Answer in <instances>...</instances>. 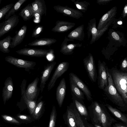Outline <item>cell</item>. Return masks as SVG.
I'll return each mask as SVG.
<instances>
[{"instance_id": "obj_1", "label": "cell", "mask_w": 127, "mask_h": 127, "mask_svg": "<svg viewBox=\"0 0 127 127\" xmlns=\"http://www.w3.org/2000/svg\"><path fill=\"white\" fill-rule=\"evenodd\" d=\"M114 86L122 98L125 104H127V72L118 69L117 67L108 69Z\"/></svg>"}, {"instance_id": "obj_2", "label": "cell", "mask_w": 127, "mask_h": 127, "mask_svg": "<svg viewBox=\"0 0 127 127\" xmlns=\"http://www.w3.org/2000/svg\"><path fill=\"white\" fill-rule=\"evenodd\" d=\"M107 72L108 84L103 90L107 96L113 103L121 107H125L126 104L114 86L108 67Z\"/></svg>"}, {"instance_id": "obj_3", "label": "cell", "mask_w": 127, "mask_h": 127, "mask_svg": "<svg viewBox=\"0 0 127 127\" xmlns=\"http://www.w3.org/2000/svg\"><path fill=\"white\" fill-rule=\"evenodd\" d=\"M116 19L115 18L112 19L104 28L100 30H98L96 28L95 18H94L90 20L88 23V26L87 27L88 38H89L91 35L92 36L90 44H92L98 40L108 29L109 27Z\"/></svg>"}, {"instance_id": "obj_4", "label": "cell", "mask_w": 127, "mask_h": 127, "mask_svg": "<svg viewBox=\"0 0 127 127\" xmlns=\"http://www.w3.org/2000/svg\"><path fill=\"white\" fill-rule=\"evenodd\" d=\"M83 63L90 80L93 83L95 82L97 75L95 61L92 54L89 53L83 60Z\"/></svg>"}, {"instance_id": "obj_5", "label": "cell", "mask_w": 127, "mask_h": 127, "mask_svg": "<svg viewBox=\"0 0 127 127\" xmlns=\"http://www.w3.org/2000/svg\"><path fill=\"white\" fill-rule=\"evenodd\" d=\"M98 88L103 90L108 85V80L107 76V70L108 67L104 61H98Z\"/></svg>"}, {"instance_id": "obj_6", "label": "cell", "mask_w": 127, "mask_h": 127, "mask_svg": "<svg viewBox=\"0 0 127 127\" xmlns=\"http://www.w3.org/2000/svg\"><path fill=\"white\" fill-rule=\"evenodd\" d=\"M5 59L8 63L17 67L24 68L27 71L33 69L36 65V62H34L19 59L10 56L6 57Z\"/></svg>"}, {"instance_id": "obj_7", "label": "cell", "mask_w": 127, "mask_h": 127, "mask_svg": "<svg viewBox=\"0 0 127 127\" xmlns=\"http://www.w3.org/2000/svg\"><path fill=\"white\" fill-rule=\"evenodd\" d=\"M52 51L48 50L25 48L18 50L16 52L19 55L32 57H45Z\"/></svg>"}, {"instance_id": "obj_8", "label": "cell", "mask_w": 127, "mask_h": 127, "mask_svg": "<svg viewBox=\"0 0 127 127\" xmlns=\"http://www.w3.org/2000/svg\"><path fill=\"white\" fill-rule=\"evenodd\" d=\"M69 65V63L67 62H63L58 65L48 84V91H50L54 87L57 79L67 71Z\"/></svg>"}, {"instance_id": "obj_9", "label": "cell", "mask_w": 127, "mask_h": 127, "mask_svg": "<svg viewBox=\"0 0 127 127\" xmlns=\"http://www.w3.org/2000/svg\"><path fill=\"white\" fill-rule=\"evenodd\" d=\"M53 8L58 12L77 19L81 17L83 15L82 12L79 10L70 8L67 6L56 5L54 6Z\"/></svg>"}, {"instance_id": "obj_10", "label": "cell", "mask_w": 127, "mask_h": 127, "mask_svg": "<svg viewBox=\"0 0 127 127\" xmlns=\"http://www.w3.org/2000/svg\"><path fill=\"white\" fill-rule=\"evenodd\" d=\"M19 22V17L15 14L4 22L3 24L0 28V37L16 26Z\"/></svg>"}, {"instance_id": "obj_11", "label": "cell", "mask_w": 127, "mask_h": 127, "mask_svg": "<svg viewBox=\"0 0 127 127\" xmlns=\"http://www.w3.org/2000/svg\"><path fill=\"white\" fill-rule=\"evenodd\" d=\"M69 78L81 90L87 98V100L90 101L93 100L91 93L88 86L77 75L72 72L69 73Z\"/></svg>"}, {"instance_id": "obj_12", "label": "cell", "mask_w": 127, "mask_h": 127, "mask_svg": "<svg viewBox=\"0 0 127 127\" xmlns=\"http://www.w3.org/2000/svg\"><path fill=\"white\" fill-rule=\"evenodd\" d=\"M39 78L36 77L35 79L28 85L25 91L26 97L31 100L34 99L37 97L40 91L39 88L38 87V84Z\"/></svg>"}, {"instance_id": "obj_13", "label": "cell", "mask_w": 127, "mask_h": 127, "mask_svg": "<svg viewBox=\"0 0 127 127\" xmlns=\"http://www.w3.org/2000/svg\"><path fill=\"white\" fill-rule=\"evenodd\" d=\"M74 41V40L65 37L61 45L60 52L64 55H70L73 53V50L75 48L80 47L82 46V44L79 43L68 44V41Z\"/></svg>"}, {"instance_id": "obj_14", "label": "cell", "mask_w": 127, "mask_h": 127, "mask_svg": "<svg viewBox=\"0 0 127 127\" xmlns=\"http://www.w3.org/2000/svg\"><path fill=\"white\" fill-rule=\"evenodd\" d=\"M4 84L2 90V96L5 104L6 101L11 97L12 95L14 85L11 77H8Z\"/></svg>"}, {"instance_id": "obj_15", "label": "cell", "mask_w": 127, "mask_h": 127, "mask_svg": "<svg viewBox=\"0 0 127 127\" xmlns=\"http://www.w3.org/2000/svg\"><path fill=\"white\" fill-rule=\"evenodd\" d=\"M56 63V62L53 61L48 64L44 67L42 74L40 77L39 88L41 93L43 91L46 82L48 80Z\"/></svg>"}, {"instance_id": "obj_16", "label": "cell", "mask_w": 127, "mask_h": 127, "mask_svg": "<svg viewBox=\"0 0 127 127\" xmlns=\"http://www.w3.org/2000/svg\"><path fill=\"white\" fill-rule=\"evenodd\" d=\"M117 11V7L115 6L103 15L99 20L97 28V30H100L102 29L111 20L115 18Z\"/></svg>"}, {"instance_id": "obj_17", "label": "cell", "mask_w": 127, "mask_h": 127, "mask_svg": "<svg viewBox=\"0 0 127 127\" xmlns=\"http://www.w3.org/2000/svg\"><path fill=\"white\" fill-rule=\"evenodd\" d=\"M27 27L23 26L13 37H11L9 47L14 48L20 44L23 40L26 34Z\"/></svg>"}, {"instance_id": "obj_18", "label": "cell", "mask_w": 127, "mask_h": 127, "mask_svg": "<svg viewBox=\"0 0 127 127\" xmlns=\"http://www.w3.org/2000/svg\"><path fill=\"white\" fill-rule=\"evenodd\" d=\"M66 89L65 81L64 78L61 80L56 90V99L60 107L62 106L65 98Z\"/></svg>"}, {"instance_id": "obj_19", "label": "cell", "mask_w": 127, "mask_h": 127, "mask_svg": "<svg viewBox=\"0 0 127 127\" xmlns=\"http://www.w3.org/2000/svg\"><path fill=\"white\" fill-rule=\"evenodd\" d=\"M75 24L63 21L58 20L56 22L55 25L51 31L58 32H63L68 31L74 27Z\"/></svg>"}, {"instance_id": "obj_20", "label": "cell", "mask_w": 127, "mask_h": 127, "mask_svg": "<svg viewBox=\"0 0 127 127\" xmlns=\"http://www.w3.org/2000/svg\"><path fill=\"white\" fill-rule=\"evenodd\" d=\"M101 124L103 127H112V125L117 122L111 117L107 111L104 106L101 105Z\"/></svg>"}, {"instance_id": "obj_21", "label": "cell", "mask_w": 127, "mask_h": 127, "mask_svg": "<svg viewBox=\"0 0 127 127\" xmlns=\"http://www.w3.org/2000/svg\"><path fill=\"white\" fill-rule=\"evenodd\" d=\"M101 105L97 102H93L90 106L92 109L93 121L96 124H101Z\"/></svg>"}, {"instance_id": "obj_22", "label": "cell", "mask_w": 127, "mask_h": 127, "mask_svg": "<svg viewBox=\"0 0 127 127\" xmlns=\"http://www.w3.org/2000/svg\"><path fill=\"white\" fill-rule=\"evenodd\" d=\"M27 82L23 81L20 86L21 94L24 101L27 105L31 114H32L36 106V101L35 100H31L28 99L25 95L26 87Z\"/></svg>"}, {"instance_id": "obj_23", "label": "cell", "mask_w": 127, "mask_h": 127, "mask_svg": "<svg viewBox=\"0 0 127 127\" xmlns=\"http://www.w3.org/2000/svg\"><path fill=\"white\" fill-rule=\"evenodd\" d=\"M84 25L82 24L77 27L71 32L67 35V37L74 40L80 41L84 40L85 37Z\"/></svg>"}, {"instance_id": "obj_24", "label": "cell", "mask_w": 127, "mask_h": 127, "mask_svg": "<svg viewBox=\"0 0 127 127\" xmlns=\"http://www.w3.org/2000/svg\"><path fill=\"white\" fill-rule=\"evenodd\" d=\"M69 79L70 91L73 98L78 101H83L84 99V94L71 79L69 78Z\"/></svg>"}, {"instance_id": "obj_25", "label": "cell", "mask_w": 127, "mask_h": 127, "mask_svg": "<svg viewBox=\"0 0 127 127\" xmlns=\"http://www.w3.org/2000/svg\"><path fill=\"white\" fill-rule=\"evenodd\" d=\"M119 32L115 31L113 30H110L108 32L109 37L108 38L112 42H115V44H117L119 45H123L124 46L126 44L125 39L121 35V33H119Z\"/></svg>"}, {"instance_id": "obj_26", "label": "cell", "mask_w": 127, "mask_h": 127, "mask_svg": "<svg viewBox=\"0 0 127 127\" xmlns=\"http://www.w3.org/2000/svg\"><path fill=\"white\" fill-rule=\"evenodd\" d=\"M33 13L38 12L42 16L46 15V7L45 2L43 0H35L31 3Z\"/></svg>"}, {"instance_id": "obj_27", "label": "cell", "mask_w": 127, "mask_h": 127, "mask_svg": "<svg viewBox=\"0 0 127 127\" xmlns=\"http://www.w3.org/2000/svg\"><path fill=\"white\" fill-rule=\"evenodd\" d=\"M57 40L54 38H43L36 39L29 43L28 45L31 46H47L55 43Z\"/></svg>"}, {"instance_id": "obj_28", "label": "cell", "mask_w": 127, "mask_h": 127, "mask_svg": "<svg viewBox=\"0 0 127 127\" xmlns=\"http://www.w3.org/2000/svg\"><path fill=\"white\" fill-rule=\"evenodd\" d=\"M19 15L24 21L30 20L33 16V11L31 4H28L22 9Z\"/></svg>"}, {"instance_id": "obj_29", "label": "cell", "mask_w": 127, "mask_h": 127, "mask_svg": "<svg viewBox=\"0 0 127 127\" xmlns=\"http://www.w3.org/2000/svg\"><path fill=\"white\" fill-rule=\"evenodd\" d=\"M109 111L112 113L123 123L127 125V118L126 116L119 110L113 107L108 104L105 105Z\"/></svg>"}, {"instance_id": "obj_30", "label": "cell", "mask_w": 127, "mask_h": 127, "mask_svg": "<svg viewBox=\"0 0 127 127\" xmlns=\"http://www.w3.org/2000/svg\"><path fill=\"white\" fill-rule=\"evenodd\" d=\"M11 37L8 35L3 39L0 40V51L4 53L10 52L8 48L9 47Z\"/></svg>"}, {"instance_id": "obj_31", "label": "cell", "mask_w": 127, "mask_h": 127, "mask_svg": "<svg viewBox=\"0 0 127 127\" xmlns=\"http://www.w3.org/2000/svg\"><path fill=\"white\" fill-rule=\"evenodd\" d=\"M27 0H19L14 4L6 15H5V20L7 19L9 17L13 15L15 13L18 11L22 4Z\"/></svg>"}, {"instance_id": "obj_32", "label": "cell", "mask_w": 127, "mask_h": 127, "mask_svg": "<svg viewBox=\"0 0 127 127\" xmlns=\"http://www.w3.org/2000/svg\"><path fill=\"white\" fill-rule=\"evenodd\" d=\"M67 121L69 127H77L74 115L72 110L70 108L67 109Z\"/></svg>"}, {"instance_id": "obj_33", "label": "cell", "mask_w": 127, "mask_h": 127, "mask_svg": "<svg viewBox=\"0 0 127 127\" xmlns=\"http://www.w3.org/2000/svg\"><path fill=\"white\" fill-rule=\"evenodd\" d=\"M72 1L74 2L78 10L81 12H85L87 10L88 6L90 5L89 2L86 1H80L79 0L77 1L72 0Z\"/></svg>"}, {"instance_id": "obj_34", "label": "cell", "mask_w": 127, "mask_h": 127, "mask_svg": "<svg viewBox=\"0 0 127 127\" xmlns=\"http://www.w3.org/2000/svg\"><path fill=\"white\" fill-rule=\"evenodd\" d=\"M74 101L76 106L80 114L87 117L88 116V113L85 107L77 100L74 99Z\"/></svg>"}, {"instance_id": "obj_35", "label": "cell", "mask_w": 127, "mask_h": 127, "mask_svg": "<svg viewBox=\"0 0 127 127\" xmlns=\"http://www.w3.org/2000/svg\"><path fill=\"white\" fill-rule=\"evenodd\" d=\"M43 104V102L42 101L36 105L34 110L32 114V116L34 119H37L39 117Z\"/></svg>"}, {"instance_id": "obj_36", "label": "cell", "mask_w": 127, "mask_h": 127, "mask_svg": "<svg viewBox=\"0 0 127 127\" xmlns=\"http://www.w3.org/2000/svg\"><path fill=\"white\" fill-rule=\"evenodd\" d=\"M72 111L75 118L77 127H85L79 112L75 108Z\"/></svg>"}, {"instance_id": "obj_37", "label": "cell", "mask_w": 127, "mask_h": 127, "mask_svg": "<svg viewBox=\"0 0 127 127\" xmlns=\"http://www.w3.org/2000/svg\"><path fill=\"white\" fill-rule=\"evenodd\" d=\"M56 119V110L55 106H53L50 116L48 127H55Z\"/></svg>"}, {"instance_id": "obj_38", "label": "cell", "mask_w": 127, "mask_h": 127, "mask_svg": "<svg viewBox=\"0 0 127 127\" xmlns=\"http://www.w3.org/2000/svg\"><path fill=\"white\" fill-rule=\"evenodd\" d=\"M14 4L13 3L9 4L0 9V20L6 15Z\"/></svg>"}, {"instance_id": "obj_39", "label": "cell", "mask_w": 127, "mask_h": 127, "mask_svg": "<svg viewBox=\"0 0 127 127\" xmlns=\"http://www.w3.org/2000/svg\"><path fill=\"white\" fill-rule=\"evenodd\" d=\"M43 26L39 25L36 26L33 31L32 37L36 38L39 37L43 32Z\"/></svg>"}, {"instance_id": "obj_40", "label": "cell", "mask_w": 127, "mask_h": 127, "mask_svg": "<svg viewBox=\"0 0 127 127\" xmlns=\"http://www.w3.org/2000/svg\"><path fill=\"white\" fill-rule=\"evenodd\" d=\"M122 21V18L120 17L118 19H116L111 24H113V28L116 29L117 27H122L123 25Z\"/></svg>"}, {"instance_id": "obj_41", "label": "cell", "mask_w": 127, "mask_h": 127, "mask_svg": "<svg viewBox=\"0 0 127 127\" xmlns=\"http://www.w3.org/2000/svg\"><path fill=\"white\" fill-rule=\"evenodd\" d=\"M42 15L39 12H35L33 13V21L35 23H39L41 20Z\"/></svg>"}, {"instance_id": "obj_42", "label": "cell", "mask_w": 127, "mask_h": 127, "mask_svg": "<svg viewBox=\"0 0 127 127\" xmlns=\"http://www.w3.org/2000/svg\"><path fill=\"white\" fill-rule=\"evenodd\" d=\"M120 70L124 72L127 71V57L122 61L120 66Z\"/></svg>"}, {"instance_id": "obj_43", "label": "cell", "mask_w": 127, "mask_h": 127, "mask_svg": "<svg viewBox=\"0 0 127 127\" xmlns=\"http://www.w3.org/2000/svg\"><path fill=\"white\" fill-rule=\"evenodd\" d=\"M2 118L6 121L16 124H19V122L15 119L6 115H2Z\"/></svg>"}, {"instance_id": "obj_44", "label": "cell", "mask_w": 127, "mask_h": 127, "mask_svg": "<svg viewBox=\"0 0 127 127\" xmlns=\"http://www.w3.org/2000/svg\"><path fill=\"white\" fill-rule=\"evenodd\" d=\"M112 0H97V3L99 5H103L106 4Z\"/></svg>"}, {"instance_id": "obj_45", "label": "cell", "mask_w": 127, "mask_h": 127, "mask_svg": "<svg viewBox=\"0 0 127 127\" xmlns=\"http://www.w3.org/2000/svg\"><path fill=\"white\" fill-rule=\"evenodd\" d=\"M121 17L124 18L127 16V4H126L124 6L122 13L121 14Z\"/></svg>"}, {"instance_id": "obj_46", "label": "cell", "mask_w": 127, "mask_h": 127, "mask_svg": "<svg viewBox=\"0 0 127 127\" xmlns=\"http://www.w3.org/2000/svg\"><path fill=\"white\" fill-rule=\"evenodd\" d=\"M18 117L20 119L23 120H29L30 119V118L29 117L23 115H19Z\"/></svg>"}, {"instance_id": "obj_47", "label": "cell", "mask_w": 127, "mask_h": 127, "mask_svg": "<svg viewBox=\"0 0 127 127\" xmlns=\"http://www.w3.org/2000/svg\"><path fill=\"white\" fill-rule=\"evenodd\" d=\"M112 127H127L119 123H115L113 125Z\"/></svg>"}, {"instance_id": "obj_48", "label": "cell", "mask_w": 127, "mask_h": 127, "mask_svg": "<svg viewBox=\"0 0 127 127\" xmlns=\"http://www.w3.org/2000/svg\"><path fill=\"white\" fill-rule=\"evenodd\" d=\"M95 127H101L100 126H99L98 124H96L95 125Z\"/></svg>"}, {"instance_id": "obj_49", "label": "cell", "mask_w": 127, "mask_h": 127, "mask_svg": "<svg viewBox=\"0 0 127 127\" xmlns=\"http://www.w3.org/2000/svg\"><path fill=\"white\" fill-rule=\"evenodd\" d=\"M4 23V22H3L1 23H0V28L1 27V26H2V25H3Z\"/></svg>"}, {"instance_id": "obj_50", "label": "cell", "mask_w": 127, "mask_h": 127, "mask_svg": "<svg viewBox=\"0 0 127 127\" xmlns=\"http://www.w3.org/2000/svg\"><path fill=\"white\" fill-rule=\"evenodd\" d=\"M1 1L2 0H0V4L1 3Z\"/></svg>"}, {"instance_id": "obj_51", "label": "cell", "mask_w": 127, "mask_h": 127, "mask_svg": "<svg viewBox=\"0 0 127 127\" xmlns=\"http://www.w3.org/2000/svg\"><path fill=\"white\" fill-rule=\"evenodd\" d=\"M88 127H93L90 126H88Z\"/></svg>"}]
</instances>
